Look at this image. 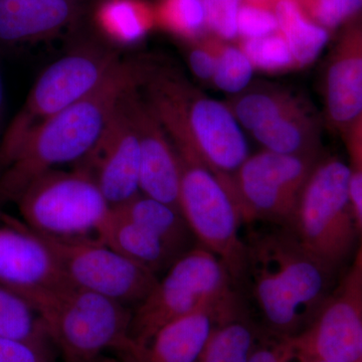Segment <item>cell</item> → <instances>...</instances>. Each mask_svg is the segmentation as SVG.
I'll use <instances>...</instances> for the list:
<instances>
[{
    "label": "cell",
    "instance_id": "obj_1",
    "mask_svg": "<svg viewBox=\"0 0 362 362\" xmlns=\"http://www.w3.org/2000/svg\"><path fill=\"white\" fill-rule=\"evenodd\" d=\"M244 238L242 287L251 292L268 327L292 337L313 320L337 285V272L312 254L290 226L270 225Z\"/></svg>",
    "mask_w": 362,
    "mask_h": 362
},
{
    "label": "cell",
    "instance_id": "obj_2",
    "mask_svg": "<svg viewBox=\"0 0 362 362\" xmlns=\"http://www.w3.org/2000/svg\"><path fill=\"white\" fill-rule=\"evenodd\" d=\"M150 70L146 64L120 59L96 89L37 126L0 173V206L16 202L45 173L80 161L99 139L121 98L142 87Z\"/></svg>",
    "mask_w": 362,
    "mask_h": 362
},
{
    "label": "cell",
    "instance_id": "obj_3",
    "mask_svg": "<svg viewBox=\"0 0 362 362\" xmlns=\"http://www.w3.org/2000/svg\"><path fill=\"white\" fill-rule=\"evenodd\" d=\"M44 323L63 362H95L107 350L128 356L137 347L130 337L132 310L71 284L23 295Z\"/></svg>",
    "mask_w": 362,
    "mask_h": 362
},
{
    "label": "cell",
    "instance_id": "obj_4",
    "mask_svg": "<svg viewBox=\"0 0 362 362\" xmlns=\"http://www.w3.org/2000/svg\"><path fill=\"white\" fill-rule=\"evenodd\" d=\"M240 289L216 255L195 246L185 252L132 311L130 337L136 346L148 341L166 323L202 309L220 323L244 315Z\"/></svg>",
    "mask_w": 362,
    "mask_h": 362
},
{
    "label": "cell",
    "instance_id": "obj_5",
    "mask_svg": "<svg viewBox=\"0 0 362 362\" xmlns=\"http://www.w3.org/2000/svg\"><path fill=\"white\" fill-rule=\"evenodd\" d=\"M349 164L321 158L305 185L291 228L305 247L332 270L351 265L359 230L350 199Z\"/></svg>",
    "mask_w": 362,
    "mask_h": 362
},
{
    "label": "cell",
    "instance_id": "obj_6",
    "mask_svg": "<svg viewBox=\"0 0 362 362\" xmlns=\"http://www.w3.org/2000/svg\"><path fill=\"white\" fill-rule=\"evenodd\" d=\"M35 232L61 240L103 243L113 214L96 182L84 170H54L33 181L16 202Z\"/></svg>",
    "mask_w": 362,
    "mask_h": 362
},
{
    "label": "cell",
    "instance_id": "obj_7",
    "mask_svg": "<svg viewBox=\"0 0 362 362\" xmlns=\"http://www.w3.org/2000/svg\"><path fill=\"white\" fill-rule=\"evenodd\" d=\"M119 61L113 52L80 49L47 66L4 133L0 143V168L11 163L37 126L89 95Z\"/></svg>",
    "mask_w": 362,
    "mask_h": 362
},
{
    "label": "cell",
    "instance_id": "obj_8",
    "mask_svg": "<svg viewBox=\"0 0 362 362\" xmlns=\"http://www.w3.org/2000/svg\"><path fill=\"white\" fill-rule=\"evenodd\" d=\"M320 158L263 150L249 156L223 181L239 209L243 225L291 226L300 197Z\"/></svg>",
    "mask_w": 362,
    "mask_h": 362
},
{
    "label": "cell",
    "instance_id": "obj_9",
    "mask_svg": "<svg viewBox=\"0 0 362 362\" xmlns=\"http://www.w3.org/2000/svg\"><path fill=\"white\" fill-rule=\"evenodd\" d=\"M180 209L199 246L223 262L240 290L246 270V246L240 233L239 209L218 176L194 161L178 157Z\"/></svg>",
    "mask_w": 362,
    "mask_h": 362
},
{
    "label": "cell",
    "instance_id": "obj_10",
    "mask_svg": "<svg viewBox=\"0 0 362 362\" xmlns=\"http://www.w3.org/2000/svg\"><path fill=\"white\" fill-rule=\"evenodd\" d=\"M42 235L71 284L113 300L132 311L144 301L158 281L156 274L103 243Z\"/></svg>",
    "mask_w": 362,
    "mask_h": 362
},
{
    "label": "cell",
    "instance_id": "obj_11",
    "mask_svg": "<svg viewBox=\"0 0 362 362\" xmlns=\"http://www.w3.org/2000/svg\"><path fill=\"white\" fill-rule=\"evenodd\" d=\"M300 362H359L362 350V255L351 265L312 322L288 337Z\"/></svg>",
    "mask_w": 362,
    "mask_h": 362
},
{
    "label": "cell",
    "instance_id": "obj_12",
    "mask_svg": "<svg viewBox=\"0 0 362 362\" xmlns=\"http://www.w3.org/2000/svg\"><path fill=\"white\" fill-rule=\"evenodd\" d=\"M178 102L187 137L182 156L204 164L218 180L235 175L249 157L242 127L228 105L202 94L182 76L178 82Z\"/></svg>",
    "mask_w": 362,
    "mask_h": 362
},
{
    "label": "cell",
    "instance_id": "obj_13",
    "mask_svg": "<svg viewBox=\"0 0 362 362\" xmlns=\"http://www.w3.org/2000/svg\"><path fill=\"white\" fill-rule=\"evenodd\" d=\"M122 98L94 146L76 163L96 182L112 206L140 192L139 141Z\"/></svg>",
    "mask_w": 362,
    "mask_h": 362
},
{
    "label": "cell",
    "instance_id": "obj_14",
    "mask_svg": "<svg viewBox=\"0 0 362 362\" xmlns=\"http://www.w3.org/2000/svg\"><path fill=\"white\" fill-rule=\"evenodd\" d=\"M136 88L122 98L140 146L141 194L180 209L181 168L177 154L156 113Z\"/></svg>",
    "mask_w": 362,
    "mask_h": 362
},
{
    "label": "cell",
    "instance_id": "obj_15",
    "mask_svg": "<svg viewBox=\"0 0 362 362\" xmlns=\"http://www.w3.org/2000/svg\"><path fill=\"white\" fill-rule=\"evenodd\" d=\"M66 284L71 283L42 235L0 211V285L23 296Z\"/></svg>",
    "mask_w": 362,
    "mask_h": 362
},
{
    "label": "cell",
    "instance_id": "obj_16",
    "mask_svg": "<svg viewBox=\"0 0 362 362\" xmlns=\"http://www.w3.org/2000/svg\"><path fill=\"white\" fill-rule=\"evenodd\" d=\"M324 76V106L331 129L343 136L362 112V13L338 30Z\"/></svg>",
    "mask_w": 362,
    "mask_h": 362
},
{
    "label": "cell",
    "instance_id": "obj_17",
    "mask_svg": "<svg viewBox=\"0 0 362 362\" xmlns=\"http://www.w3.org/2000/svg\"><path fill=\"white\" fill-rule=\"evenodd\" d=\"M216 324L213 310L202 309L162 326L130 356L131 362H197Z\"/></svg>",
    "mask_w": 362,
    "mask_h": 362
},
{
    "label": "cell",
    "instance_id": "obj_18",
    "mask_svg": "<svg viewBox=\"0 0 362 362\" xmlns=\"http://www.w3.org/2000/svg\"><path fill=\"white\" fill-rule=\"evenodd\" d=\"M74 16L71 0H0V42L28 44L49 39Z\"/></svg>",
    "mask_w": 362,
    "mask_h": 362
},
{
    "label": "cell",
    "instance_id": "obj_19",
    "mask_svg": "<svg viewBox=\"0 0 362 362\" xmlns=\"http://www.w3.org/2000/svg\"><path fill=\"white\" fill-rule=\"evenodd\" d=\"M251 134L268 151L313 158L322 157L320 123L303 100Z\"/></svg>",
    "mask_w": 362,
    "mask_h": 362
},
{
    "label": "cell",
    "instance_id": "obj_20",
    "mask_svg": "<svg viewBox=\"0 0 362 362\" xmlns=\"http://www.w3.org/2000/svg\"><path fill=\"white\" fill-rule=\"evenodd\" d=\"M112 207L117 214L148 230L176 261L195 247L194 233L180 209L175 206L139 192L129 201Z\"/></svg>",
    "mask_w": 362,
    "mask_h": 362
},
{
    "label": "cell",
    "instance_id": "obj_21",
    "mask_svg": "<svg viewBox=\"0 0 362 362\" xmlns=\"http://www.w3.org/2000/svg\"><path fill=\"white\" fill-rule=\"evenodd\" d=\"M105 244L156 276L176 262L148 230L117 214L114 209Z\"/></svg>",
    "mask_w": 362,
    "mask_h": 362
},
{
    "label": "cell",
    "instance_id": "obj_22",
    "mask_svg": "<svg viewBox=\"0 0 362 362\" xmlns=\"http://www.w3.org/2000/svg\"><path fill=\"white\" fill-rule=\"evenodd\" d=\"M95 18L105 37L125 47L139 44L156 26L153 4L147 0H103Z\"/></svg>",
    "mask_w": 362,
    "mask_h": 362
},
{
    "label": "cell",
    "instance_id": "obj_23",
    "mask_svg": "<svg viewBox=\"0 0 362 362\" xmlns=\"http://www.w3.org/2000/svg\"><path fill=\"white\" fill-rule=\"evenodd\" d=\"M279 33L284 37L297 69L311 65L327 45L331 32L317 25L294 0H275Z\"/></svg>",
    "mask_w": 362,
    "mask_h": 362
},
{
    "label": "cell",
    "instance_id": "obj_24",
    "mask_svg": "<svg viewBox=\"0 0 362 362\" xmlns=\"http://www.w3.org/2000/svg\"><path fill=\"white\" fill-rule=\"evenodd\" d=\"M291 90L271 84L250 85L226 102L240 127L254 132L301 102Z\"/></svg>",
    "mask_w": 362,
    "mask_h": 362
},
{
    "label": "cell",
    "instance_id": "obj_25",
    "mask_svg": "<svg viewBox=\"0 0 362 362\" xmlns=\"http://www.w3.org/2000/svg\"><path fill=\"white\" fill-rule=\"evenodd\" d=\"M0 338L26 343L51 356L42 319L20 294L0 285Z\"/></svg>",
    "mask_w": 362,
    "mask_h": 362
},
{
    "label": "cell",
    "instance_id": "obj_26",
    "mask_svg": "<svg viewBox=\"0 0 362 362\" xmlns=\"http://www.w3.org/2000/svg\"><path fill=\"white\" fill-rule=\"evenodd\" d=\"M256 334L246 316L216 324L197 362H247Z\"/></svg>",
    "mask_w": 362,
    "mask_h": 362
},
{
    "label": "cell",
    "instance_id": "obj_27",
    "mask_svg": "<svg viewBox=\"0 0 362 362\" xmlns=\"http://www.w3.org/2000/svg\"><path fill=\"white\" fill-rule=\"evenodd\" d=\"M156 26L177 39L192 42L209 33L202 0H156Z\"/></svg>",
    "mask_w": 362,
    "mask_h": 362
},
{
    "label": "cell",
    "instance_id": "obj_28",
    "mask_svg": "<svg viewBox=\"0 0 362 362\" xmlns=\"http://www.w3.org/2000/svg\"><path fill=\"white\" fill-rule=\"evenodd\" d=\"M239 47L255 70L278 74L297 69L291 49L279 30L258 39L240 40Z\"/></svg>",
    "mask_w": 362,
    "mask_h": 362
},
{
    "label": "cell",
    "instance_id": "obj_29",
    "mask_svg": "<svg viewBox=\"0 0 362 362\" xmlns=\"http://www.w3.org/2000/svg\"><path fill=\"white\" fill-rule=\"evenodd\" d=\"M254 66L243 49L226 40L221 42L213 84L226 94H240L250 85Z\"/></svg>",
    "mask_w": 362,
    "mask_h": 362
},
{
    "label": "cell",
    "instance_id": "obj_30",
    "mask_svg": "<svg viewBox=\"0 0 362 362\" xmlns=\"http://www.w3.org/2000/svg\"><path fill=\"white\" fill-rule=\"evenodd\" d=\"M271 0H242L237 18L238 37L258 39L277 33L279 25Z\"/></svg>",
    "mask_w": 362,
    "mask_h": 362
},
{
    "label": "cell",
    "instance_id": "obj_31",
    "mask_svg": "<svg viewBox=\"0 0 362 362\" xmlns=\"http://www.w3.org/2000/svg\"><path fill=\"white\" fill-rule=\"evenodd\" d=\"M317 25L329 32L339 30L362 13V0H294Z\"/></svg>",
    "mask_w": 362,
    "mask_h": 362
},
{
    "label": "cell",
    "instance_id": "obj_32",
    "mask_svg": "<svg viewBox=\"0 0 362 362\" xmlns=\"http://www.w3.org/2000/svg\"><path fill=\"white\" fill-rule=\"evenodd\" d=\"M202 2L209 33L226 42L237 39L238 13L242 0H202Z\"/></svg>",
    "mask_w": 362,
    "mask_h": 362
},
{
    "label": "cell",
    "instance_id": "obj_33",
    "mask_svg": "<svg viewBox=\"0 0 362 362\" xmlns=\"http://www.w3.org/2000/svg\"><path fill=\"white\" fill-rule=\"evenodd\" d=\"M223 40L209 33L201 39L189 42L188 66L199 80L204 82L213 81Z\"/></svg>",
    "mask_w": 362,
    "mask_h": 362
},
{
    "label": "cell",
    "instance_id": "obj_34",
    "mask_svg": "<svg viewBox=\"0 0 362 362\" xmlns=\"http://www.w3.org/2000/svg\"><path fill=\"white\" fill-rule=\"evenodd\" d=\"M0 362H52V356L26 343L0 338Z\"/></svg>",
    "mask_w": 362,
    "mask_h": 362
},
{
    "label": "cell",
    "instance_id": "obj_35",
    "mask_svg": "<svg viewBox=\"0 0 362 362\" xmlns=\"http://www.w3.org/2000/svg\"><path fill=\"white\" fill-rule=\"evenodd\" d=\"M294 358L288 338H279L275 344L255 346L247 362H290Z\"/></svg>",
    "mask_w": 362,
    "mask_h": 362
},
{
    "label": "cell",
    "instance_id": "obj_36",
    "mask_svg": "<svg viewBox=\"0 0 362 362\" xmlns=\"http://www.w3.org/2000/svg\"><path fill=\"white\" fill-rule=\"evenodd\" d=\"M343 137L349 151L350 168L362 169V112Z\"/></svg>",
    "mask_w": 362,
    "mask_h": 362
},
{
    "label": "cell",
    "instance_id": "obj_37",
    "mask_svg": "<svg viewBox=\"0 0 362 362\" xmlns=\"http://www.w3.org/2000/svg\"><path fill=\"white\" fill-rule=\"evenodd\" d=\"M351 168L350 177V199L359 230V244L357 251L362 254V169Z\"/></svg>",
    "mask_w": 362,
    "mask_h": 362
},
{
    "label": "cell",
    "instance_id": "obj_38",
    "mask_svg": "<svg viewBox=\"0 0 362 362\" xmlns=\"http://www.w3.org/2000/svg\"><path fill=\"white\" fill-rule=\"evenodd\" d=\"M95 362H131L128 361V359L124 358V357H121L119 356H102L99 357Z\"/></svg>",
    "mask_w": 362,
    "mask_h": 362
},
{
    "label": "cell",
    "instance_id": "obj_39",
    "mask_svg": "<svg viewBox=\"0 0 362 362\" xmlns=\"http://www.w3.org/2000/svg\"><path fill=\"white\" fill-rule=\"evenodd\" d=\"M4 81H2L1 73H0V112H1L2 106H4Z\"/></svg>",
    "mask_w": 362,
    "mask_h": 362
},
{
    "label": "cell",
    "instance_id": "obj_40",
    "mask_svg": "<svg viewBox=\"0 0 362 362\" xmlns=\"http://www.w3.org/2000/svg\"><path fill=\"white\" fill-rule=\"evenodd\" d=\"M307 362H325V361H307Z\"/></svg>",
    "mask_w": 362,
    "mask_h": 362
},
{
    "label": "cell",
    "instance_id": "obj_41",
    "mask_svg": "<svg viewBox=\"0 0 362 362\" xmlns=\"http://www.w3.org/2000/svg\"><path fill=\"white\" fill-rule=\"evenodd\" d=\"M359 362H362V350H361V359H359Z\"/></svg>",
    "mask_w": 362,
    "mask_h": 362
},
{
    "label": "cell",
    "instance_id": "obj_42",
    "mask_svg": "<svg viewBox=\"0 0 362 362\" xmlns=\"http://www.w3.org/2000/svg\"><path fill=\"white\" fill-rule=\"evenodd\" d=\"M271 1H274V0H271Z\"/></svg>",
    "mask_w": 362,
    "mask_h": 362
}]
</instances>
